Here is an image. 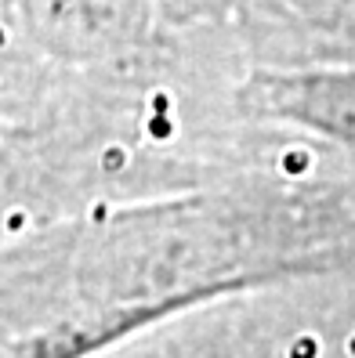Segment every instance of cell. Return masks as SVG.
Segmentation results:
<instances>
[{
    "instance_id": "1",
    "label": "cell",
    "mask_w": 355,
    "mask_h": 358,
    "mask_svg": "<svg viewBox=\"0 0 355 358\" xmlns=\"http://www.w3.org/2000/svg\"><path fill=\"white\" fill-rule=\"evenodd\" d=\"M308 279H355V166L258 159L4 231L0 358H102L185 311Z\"/></svg>"
},
{
    "instance_id": "2",
    "label": "cell",
    "mask_w": 355,
    "mask_h": 358,
    "mask_svg": "<svg viewBox=\"0 0 355 358\" xmlns=\"http://www.w3.org/2000/svg\"><path fill=\"white\" fill-rule=\"evenodd\" d=\"M102 358H355V279H308L185 311Z\"/></svg>"
}]
</instances>
